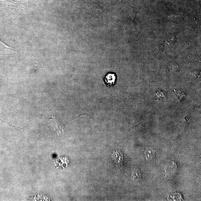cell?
<instances>
[{
    "instance_id": "1",
    "label": "cell",
    "mask_w": 201,
    "mask_h": 201,
    "mask_svg": "<svg viewBox=\"0 0 201 201\" xmlns=\"http://www.w3.org/2000/svg\"><path fill=\"white\" fill-rule=\"evenodd\" d=\"M51 126L52 129L55 131L58 136L62 138L65 133L64 127L61 122L57 119L55 116L50 118Z\"/></svg>"
},
{
    "instance_id": "2",
    "label": "cell",
    "mask_w": 201,
    "mask_h": 201,
    "mask_svg": "<svg viewBox=\"0 0 201 201\" xmlns=\"http://www.w3.org/2000/svg\"><path fill=\"white\" fill-rule=\"evenodd\" d=\"M112 160L115 162L116 166L118 169L121 168L123 163V155L121 151L119 150H115L111 154Z\"/></svg>"
},
{
    "instance_id": "3",
    "label": "cell",
    "mask_w": 201,
    "mask_h": 201,
    "mask_svg": "<svg viewBox=\"0 0 201 201\" xmlns=\"http://www.w3.org/2000/svg\"><path fill=\"white\" fill-rule=\"evenodd\" d=\"M104 79L108 87L112 88L115 84L117 76L115 73H109L105 75Z\"/></svg>"
},
{
    "instance_id": "4",
    "label": "cell",
    "mask_w": 201,
    "mask_h": 201,
    "mask_svg": "<svg viewBox=\"0 0 201 201\" xmlns=\"http://www.w3.org/2000/svg\"><path fill=\"white\" fill-rule=\"evenodd\" d=\"M146 157L147 160H150L155 157V152L153 149H148L146 152Z\"/></svg>"
},
{
    "instance_id": "5",
    "label": "cell",
    "mask_w": 201,
    "mask_h": 201,
    "mask_svg": "<svg viewBox=\"0 0 201 201\" xmlns=\"http://www.w3.org/2000/svg\"><path fill=\"white\" fill-rule=\"evenodd\" d=\"M0 120H1L2 122L4 124L5 126L6 127H14V128H20V129H22V128H18V127H15V126H12V125H11L9 124L8 123H7V122H6L5 121H3L1 119V118H0Z\"/></svg>"
}]
</instances>
